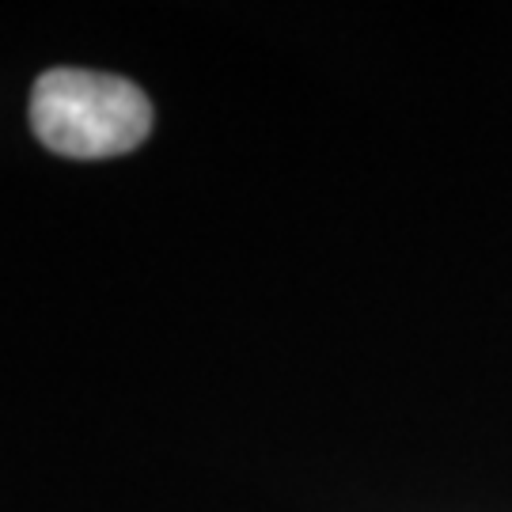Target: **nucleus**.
Returning <instances> with one entry per match:
<instances>
[{"label":"nucleus","mask_w":512,"mask_h":512,"mask_svg":"<svg viewBox=\"0 0 512 512\" xmlns=\"http://www.w3.org/2000/svg\"><path fill=\"white\" fill-rule=\"evenodd\" d=\"M38 145L69 160H110L141 148L152 133L148 95L114 73L46 69L31 88Z\"/></svg>","instance_id":"obj_1"}]
</instances>
